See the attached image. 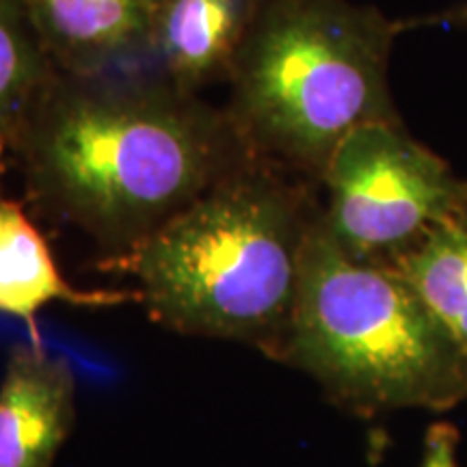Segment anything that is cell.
Returning a JSON list of instances; mask_svg holds the SVG:
<instances>
[{"label": "cell", "instance_id": "1", "mask_svg": "<svg viewBox=\"0 0 467 467\" xmlns=\"http://www.w3.org/2000/svg\"><path fill=\"white\" fill-rule=\"evenodd\" d=\"M25 202L126 254L258 156L225 109L151 72H58L11 148Z\"/></svg>", "mask_w": 467, "mask_h": 467}, {"label": "cell", "instance_id": "2", "mask_svg": "<svg viewBox=\"0 0 467 467\" xmlns=\"http://www.w3.org/2000/svg\"><path fill=\"white\" fill-rule=\"evenodd\" d=\"M323 214L292 171L255 159L109 268L137 277L150 318L184 336L234 340L282 364L301 262Z\"/></svg>", "mask_w": 467, "mask_h": 467}, {"label": "cell", "instance_id": "3", "mask_svg": "<svg viewBox=\"0 0 467 467\" xmlns=\"http://www.w3.org/2000/svg\"><path fill=\"white\" fill-rule=\"evenodd\" d=\"M400 33L353 0H262L225 107L251 154L320 182L347 134L400 121L388 80Z\"/></svg>", "mask_w": 467, "mask_h": 467}, {"label": "cell", "instance_id": "4", "mask_svg": "<svg viewBox=\"0 0 467 467\" xmlns=\"http://www.w3.org/2000/svg\"><path fill=\"white\" fill-rule=\"evenodd\" d=\"M282 364L361 418L396 409L448 411L467 400V359L392 268L364 265L323 225L309 234Z\"/></svg>", "mask_w": 467, "mask_h": 467}, {"label": "cell", "instance_id": "5", "mask_svg": "<svg viewBox=\"0 0 467 467\" xmlns=\"http://www.w3.org/2000/svg\"><path fill=\"white\" fill-rule=\"evenodd\" d=\"M323 225L364 265L394 268L467 208V180L400 121L359 126L327 162Z\"/></svg>", "mask_w": 467, "mask_h": 467}, {"label": "cell", "instance_id": "6", "mask_svg": "<svg viewBox=\"0 0 467 467\" xmlns=\"http://www.w3.org/2000/svg\"><path fill=\"white\" fill-rule=\"evenodd\" d=\"M76 424V377L46 344H16L0 381V467H55Z\"/></svg>", "mask_w": 467, "mask_h": 467}, {"label": "cell", "instance_id": "7", "mask_svg": "<svg viewBox=\"0 0 467 467\" xmlns=\"http://www.w3.org/2000/svg\"><path fill=\"white\" fill-rule=\"evenodd\" d=\"M55 67L69 76L148 72L159 0H25Z\"/></svg>", "mask_w": 467, "mask_h": 467}, {"label": "cell", "instance_id": "8", "mask_svg": "<svg viewBox=\"0 0 467 467\" xmlns=\"http://www.w3.org/2000/svg\"><path fill=\"white\" fill-rule=\"evenodd\" d=\"M262 0H159L148 44V72L175 89L200 93L230 83Z\"/></svg>", "mask_w": 467, "mask_h": 467}, {"label": "cell", "instance_id": "9", "mask_svg": "<svg viewBox=\"0 0 467 467\" xmlns=\"http://www.w3.org/2000/svg\"><path fill=\"white\" fill-rule=\"evenodd\" d=\"M78 307H115L141 303V292L76 288L58 271L55 254L26 213V202L0 192V314L26 323L33 344H44L37 314L50 303Z\"/></svg>", "mask_w": 467, "mask_h": 467}, {"label": "cell", "instance_id": "10", "mask_svg": "<svg viewBox=\"0 0 467 467\" xmlns=\"http://www.w3.org/2000/svg\"><path fill=\"white\" fill-rule=\"evenodd\" d=\"M57 74L25 0H0V156L11 154Z\"/></svg>", "mask_w": 467, "mask_h": 467}, {"label": "cell", "instance_id": "11", "mask_svg": "<svg viewBox=\"0 0 467 467\" xmlns=\"http://www.w3.org/2000/svg\"><path fill=\"white\" fill-rule=\"evenodd\" d=\"M392 271L418 292L467 359V208Z\"/></svg>", "mask_w": 467, "mask_h": 467}, {"label": "cell", "instance_id": "12", "mask_svg": "<svg viewBox=\"0 0 467 467\" xmlns=\"http://www.w3.org/2000/svg\"><path fill=\"white\" fill-rule=\"evenodd\" d=\"M459 431L451 422H435L424 440L422 467H459Z\"/></svg>", "mask_w": 467, "mask_h": 467}, {"label": "cell", "instance_id": "13", "mask_svg": "<svg viewBox=\"0 0 467 467\" xmlns=\"http://www.w3.org/2000/svg\"><path fill=\"white\" fill-rule=\"evenodd\" d=\"M402 22V31H413V28L422 26H435V28H459V31H467V0H459V3L448 5L433 14L418 16V17H405Z\"/></svg>", "mask_w": 467, "mask_h": 467}]
</instances>
